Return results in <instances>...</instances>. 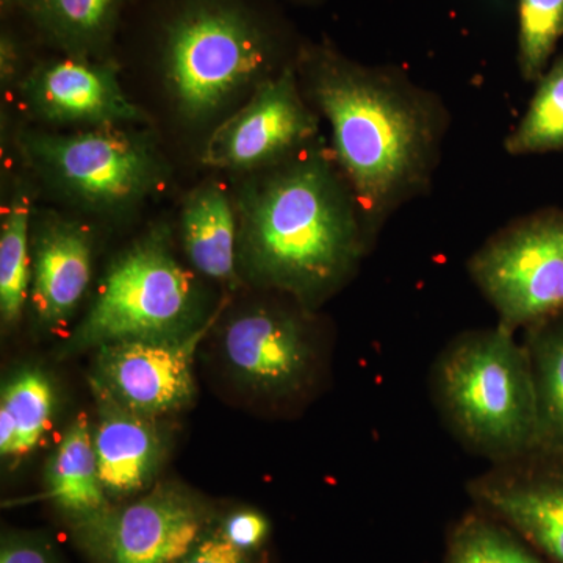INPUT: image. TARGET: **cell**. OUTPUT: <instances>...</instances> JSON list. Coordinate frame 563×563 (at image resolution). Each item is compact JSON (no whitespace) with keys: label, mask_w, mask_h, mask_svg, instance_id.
<instances>
[{"label":"cell","mask_w":563,"mask_h":563,"mask_svg":"<svg viewBox=\"0 0 563 563\" xmlns=\"http://www.w3.org/2000/svg\"><path fill=\"white\" fill-rule=\"evenodd\" d=\"M466 493L548 561L563 563V453L532 450L490 465L470 479Z\"/></svg>","instance_id":"cell-12"},{"label":"cell","mask_w":563,"mask_h":563,"mask_svg":"<svg viewBox=\"0 0 563 563\" xmlns=\"http://www.w3.org/2000/svg\"><path fill=\"white\" fill-rule=\"evenodd\" d=\"M31 195L18 190L0 225V318L7 331L16 328L31 296Z\"/></svg>","instance_id":"cell-21"},{"label":"cell","mask_w":563,"mask_h":563,"mask_svg":"<svg viewBox=\"0 0 563 563\" xmlns=\"http://www.w3.org/2000/svg\"><path fill=\"white\" fill-rule=\"evenodd\" d=\"M221 310L188 335L103 344L95 354L90 383L133 412L158 418L187 409L196 395L195 355Z\"/></svg>","instance_id":"cell-11"},{"label":"cell","mask_w":563,"mask_h":563,"mask_svg":"<svg viewBox=\"0 0 563 563\" xmlns=\"http://www.w3.org/2000/svg\"><path fill=\"white\" fill-rule=\"evenodd\" d=\"M536 402V450L563 453V310L523 332Z\"/></svg>","instance_id":"cell-20"},{"label":"cell","mask_w":563,"mask_h":563,"mask_svg":"<svg viewBox=\"0 0 563 563\" xmlns=\"http://www.w3.org/2000/svg\"><path fill=\"white\" fill-rule=\"evenodd\" d=\"M214 528L233 547L250 554H269L272 542V520L254 507L240 506L229 510H218Z\"/></svg>","instance_id":"cell-25"},{"label":"cell","mask_w":563,"mask_h":563,"mask_svg":"<svg viewBox=\"0 0 563 563\" xmlns=\"http://www.w3.org/2000/svg\"><path fill=\"white\" fill-rule=\"evenodd\" d=\"M124 0H21L44 38L68 55L92 57L106 49Z\"/></svg>","instance_id":"cell-19"},{"label":"cell","mask_w":563,"mask_h":563,"mask_svg":"<svg viewBox=\"0 0 563 563\" xmlns=\"http://www.w3.org/2000/svg\"><path fill=\"white\" fill-rule=\"evenodd\" d=\"M265 172L239 201V263L255 284L312 310L372 250L361 210L318 143Z\"/></svg>","instance_id":"cell-2"},{"label":"cell","mask_w":563,"mask_h":563,"mask_svg":"<svg viewBox=\"0 0 563 563\" xmlns=\"http://www.w3.org/2000/svg\"><path fill=\"white\" fill-rule=\"evenodd\" d=\"M24 101L41 120L57 124L118 128L144 120L118 79V66L68 55L41 63L21 87Z\"/></svg>","instance_id":"cell-13"},{"label":"cell","mask_w":563,"mask_h":563,"mask_svg":"<svg viewBox=\"0 0 563 563\" xmlns=\"http://www.w3.org/2000/svg\"><path fill=\"white\" fill-rule=\"evenodd\" d=\"M165 84L181 117H214L273 76V41L250 10L232 0H192L163 32Z\"/></svg>","instance_id":"cell-4"},{"label":"cell","mask_w":563,"mask_h":563,"mask_svg":"<svg viewBox=\"0 0 563 563\" xmlns=\"http://www.w3.org/2000/svg\"><path fill=\"white\" fill-rule=\"evenodd\" d=\"M518 25L521 76L537 81L550 68L563 36V0H518Z\"/></svg>","instance_id":"cell-24"},{"label":"cell","mask_w":563,"mask_h":563,"mask_svg":"<svg viewBox=\"0 0 563 563\" xmlns=\"http://www.w3.org/2000/svg\"><path fill=\"white\" fill-rule=\"evenodd\" d=\"M317 135V114L303 101L295 69L288 66L261 81L242 109L214 129L202 162L239 172L268 169L312 146Z\"/></svg>","instance_id":"cell-10"},{"label":"cell","mask_w":563,"mask_h":563,"mask_svg":"<svg viewBox=\"0 0 563 563\" xmlns=\"http://www.w3.org/2000/svg\"><path fill=\"white\" fill-rule=\"evenodd\" d=\"M181 240L196 272L233 284L239 277V221L220 184H206L188 196L181 210Z\"/></svg>","instance_id":"cell-17"},{"label":"cell","mask_w":563,"mask_h":563,"mask_svg":"<svg viewBox=\"0 0 563 563\" xmlns=\"http://www.w3.org/2000/svg\"><path fill=\"white\" fill-rule=\"evenodd\" d=\"M0 563H65L60 550L46 532L3 529Z\"/></svg>","instance_id":"cell-26"},{"label":"cell","mask_w":563,"mask_h":563,"mask_svg":"<svg viewBox=\"0 0 563 563\" xmlns=\"http://www.w3.org/2000/svg\"><path fill=\"white\" fill-rule=\"evenodd\" d=\"M429 387L443 424L470 453L496 465L536 450L531 369L517 333L496 324L455 336L433 362Z\"/></svg>","instance_id":"cell-3"},{"label":"cell","mask_w":563,"mask_h":563,"mask_svg":"<svg viewBox=\"0 0 563 563\" xmlns=\"http://www.w3.org/2000/svg\"><path fill=\"white\" fill-rule=\"evenodd\" d=\"M90 387L96 402L92 444L103 488L111 503L129 501L154 487L168 439L158 418L133 412L98 385Z\"/></svg>","instance_id":"cell-14"},{"label":"cell","mask_w":563,"mask_h":563,"mask_svg":"<svg viewBox=\"0 0 563 563\" xmlns=\"http://www.w3.org/2000/svg\"><path fill=\"white\" fill-rule=\"evenodd\" d=\"M302 76L331 128L333 162L373 244L388 218L431 185L446 113L431 92L399 74L322 47L303 55Z\"/></svg>","instance_id":"cell-1"},{"label":"cell","mask_w":563,"mask_h":563,"mask_svg":"<svg viewBox=\"0 0 563 563\" xmlns=\"http://www.w3.org/2000/svg\"><path fill=\"white\" fill-rule=\"evenodd\" d=\"M510 155L563 151V55L537 80L525 117L506 140Z\"/></svg>","instance_id":"cell-23"},{"label":"cell","mask_w":563,"mask_h":563,"mask_svg":"<svg viewBox=\"0 0 563 563\" xmlns=\"http://www.w3.org/2000/svg\"><path fill=\"white\" fill-rule=\"evenodd\" d=\"M18 63H20V47L16 41L9 32H2L0 38V70H2V80L10 81L16 73Z\"/></svg>","instance_id":"cell-28"},{"label":"cell","mask_w":563,"mask_h":563,"mask_svg":"<svg viewBox=\"0 0 563 563\" xmlns=\"http://www.w3.org/2000/svg\"><path fill=\"white\" fill-rule=\"evenodd\" d=\"M22 147L55 188L95 210L135 206L161 185L163 166L155 147L121 128L31 132Z\"/></svg>","instance_id":"cell-7"},{"label":"cell","mask_w":563,"mask_h":563,"mask_svg":"<svg viewBox=\"0 0 563 563\" xmlns=\"http://www.w3.org/2000/svg\"><path fill=\"white\" fill-rule=\"evenodd\" d=\"M92 235L80 222L51 217L32 240L29 306L40 329L66 328L90 287Z\"/></svg>","instance_id":"cell-15"},{"label":"cell","mask_w":563,"mask_h":563,"mask_svg":"<svg viewBox=\"0 0 563 563\" xmlns=\"http://www.w3.org/2000/svg\"><path fill=\"white\" fill-rule=\"evenodd\" d=\"M21 0H0V5H2V10H10L13 7L20 5Z\"/></svg>","instance_id":"cell-29"},{"label":"cell","mask_w":563,"mask_h":563,"mask_svg":"<svg viewBox=\"0 0 563 563\" xmlns=\"http://www.w3.org/2000/svg\"><path fill=\"white\" fill-rule=\"evenodd\" d=\"M44 499L66 528L91 520L111 506L99 473L87 415L74 418L44 470Z\"/></svg>","instance_id":"cell-16"},{"label":"cell","mask_w":563,"mask_h":563,"mask_svg":"<svg viewBox=\"0 0 563 563\" xmlns=\"http://www.w3.org/2000/svg\"><path fill=\"white\" fill-rule=\"evenodd\" d=\"M209 318L198 280L177 261L166 233L155 231L111 263L91 309L58 355L69 358L129 340L177 339Z\"/></svg>","instance_id":"cell-5"},{"label":"cell","mask_w":563,"mask_h":563,"mask_svg":"<svg viewBox=\"0 0 563 563\" xmlns=\"http://www.w3.org/2000/svg\"><path fill=\"white\" fill-rule=\"evenodd\" d=\"M218 510L201 493L165 481L68 532L90 563H177L209 531Z\"/></svg>","instance_id":"cell-8"},{"label":"cell","mask_w":563,"mask_h":563,"mask_svg":"<svg viewBox=\"0 0 563 563\" xmlns=\"http://www.w3.org/2000/svg\"><path fill=\"white\" fill-rule=\"evenodd\" d=\"M443 563H553L509 526L472 507L450 526Z\"/></svg>","instance_id":"cell-22"},{"label":"cell","mask_w":563,"mask_h":563,"mask_svg":"<svg viewBox=\"0 0 563 563\" xmlns=\"http://www.w3.org/2000/svg\"><path fill=\"white\" fill-rule=\"evenodd\" d=\"M54 383L43 369L14 373L0 393V457L21 462L38 450L55 415Z\"/></svg>","instance_id":"cell-18"},{"label":"cell","mask_w":563,"mask_h":563,"mask_svg":"<svg viewBox=\"0 0 563 563\" xmlns=\"http://www.w3.org/2000/svg\"><path fill=\"white\" fill-rule=\"evenodd\" d=\"M177 563H269V554H250L229 543L213 525Z\"/></svg>","instance_id":"cell-27"},{"label":"cell","mask_w":563,"mask_h":563,"mask_svg":"<svg viewBox=\"0 0 563 563\" xmlns=\"http://www.w3.org/2000/svg\"><path fill=\"white\" fill-rule=\"evenodd\" d=\"M468 274L518 333L563 310V209L536 211L490 236L468 261Z\"/></svg>","instance_id":"cell-6"},{"label":"cell","mask_w":563,"mask_h":563,"mask_svg":"<svg viewBox=\"0 0 563 563\" xmlns=\"http://www.w3.org/2000/svg\"><path fill=\"white\" fill-rule=\"evenodd\" d=\"M310 309L258 303L221 329L220 351L233 379L272 402H298L313 390L322 346Z\"/></svg>","instance_id":"cell-9"}]
</instances>
